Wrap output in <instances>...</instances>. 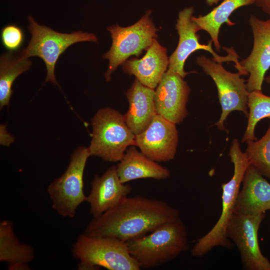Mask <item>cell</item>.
<instances>
[{
    "instance_id": "23",
    "label": "cell",
    "mask_w": 270,
    "mask_h": 270,
    "mask_svg": "<svg viewBox=\"0 0 270 270\" xmlns=\"http://www.w3.org/2000/svg\"><path fill=\"white\" fill-rule=\"evenodd\" d=\"M248 121L242 142L255 140L256 126L261 120L270 118V96L264 94L262 90H256L249 92L248 98Z\"/></svg>"
},
{
    "instance_id": "9",
    "label": "cell",
    "mask_w": 270,
    "mask_h": 270,
    "mask_svg": "<svg viewBox=\"0 0 270 270\" xmlns=\"http://www.w3.org/2000/svg\"><path fill=\"white\" fill-rule=\"evenodd\" d=\"M196 63L200 66L204 72L214 81L218 92L222 114L219 120L215 124L221 131L226 130L224 122L228 114L234 111H240L248 117V91L246 80L240 77L238 72L227 70L222 63L205 56L196 58Z\"/></svg>"
},
{
    "instance_id": "27",
    "label": "cell",
    "mask_w": 270,
    "mask_h": 270,
    "mask_svg": "<svg viewBox=\"0 0 270 270\" xmlns=\"http://www.w3.org/2000/svg\"><path fill=\"white\" fill-rule=\"evenodd\" d=\"M221 0H206V2L209 6L217 4Z\"/></svg>"
},
{
    "instance_id": "22",
    "label": "cell",
    "mask_w": 270,
    "mask_h": 270,
    "mask_svg": "<svg viewBox=\"0 0 270 270\" xmlns=\"http://www.w3.org/2000/svg\"><path fill=\"white\" fill-rule=\"evenodd\" d=\"M32 62L20 55L15 56L10 52L0 58V108L8 106L12 94V86L20 74L28 70Z\"/></svg>"
},
{
    "instance_id": "8",
    "label": "cell",
    "mask_w": 270,
    "mask_h": 270,
    "mask_svg": "<svg viewBox=\"0 0 270 270\" xmlns=\"http://www.w3.org/2000/svg\"><path fill=\"white\" fill-rule=\"evenodd\" d=\"M151 12L150 10H147L132 26L122 27L116 24L108 28L112 38V44L110 50L103 56V58L109 60L104 75L106 82L110 81L112 73L118 66L122 65L130 56H140L157 37L158 29L150 18Z\"/></svg>"
},
{
    "instance_id": "10",
    "label": "cell",
    "mask_w": 270,
    "mask_h": 270,
    "mask_svg": "<svg viewBox=\"0 0 270 270\" xmlns=\"http://www.w3.org/2000/svg\"><path fill=\"white\" fill-rule=\"evenodd\" d=\"M194 12L193 7L190 6L184 8L178 13L176 25L179 37L178 42L176 48L169 57L168 70L178 74L184 78L189 74L184 70L186 60L190 54L198 50L208 52L212 54V58L218 62H233L236 64L235 68H238L240 66L239 56L232 48L224 47L228 54L222 56L214 50L211 40L206 44L200 43V36L197 34L200 29L192 20Z\"/></svg>"
},
{
    "instance_id": "1",
    "label": "cell",
    "mask_w": 270,
    "mask_h": 270,
    "mask_svg": "<svg viewBox=\"0 0 270 270\" xmlns=\"http://www.w3.org/2000/svg\"><path fill=\"white\" fill-rule=\"evenodd\" d=\"M179 217L178 210L164 201L138 195L127 196L113 208L93 217L83 234L128 242Z\"/></svg>"
},
{
    "instance_id": "19",
    "label": "cell",
    "mask_w": 270,
    "mask_h": 270,
    "mask_svg": "<svg viewBox=\"0 0 270 270\" xmlns=\"http://www.w3.org/2000/svg\"><path fill=\"white\" fill-rule=\"evenodd\" d=\"M116 166L120 180L124 184L140 178L162 180L170 176L168 168L146 156L136 146L127 148Z\"/></svg>"
},
{
    "instance_id": "20",
    "label": "cell",
    "mask_w": 270,
    "mask_h": 270,
    "mask_svg": "<svg viewBox=\"0 0 270 270\" xmlns=\"http://www.w3.org/2000/svg\"><path fill=\"white\" fill-rule=\"evenodd\" d=\"M34 258V250L22 244L15 235L11 221L0 222V261L7 262L10 270H30L28 264Z\"/></svg>"
},
{
    "instance_id": "12",
    "label": "cell",
    "mask_w": 270,
    "mask_h": 270,
    "mask_svg": "<svg viewBox=\"0 0 270 270\" xmlns=\"http://www.w3.org/2000/svg\"><path fill=\"white\" fill-rule=\"evenodd\" d=\"M248 22L252 32L254 42L248 56L239 62L241 75H248V91L262 90L266 72L270 68V16L263 20L252 14Z\"/></svg>"
},
{
    "instance_id": "13",
    "label": "cell",
    "mask_w": 270,
    "mask_h": 270,
    "mask_svg": "<svg viewBox=\"0 0 270 270\" xmlns=\"http://www.w3.org/2000/svg\"><path fill=\"white\" fill-rule=\"evenodd\" d=\"M178 143L176 124L158 114L135 138V146L146 156L156 162L174 160Z\"/></svg>"
},
{
    "instance_id": "17",
    "label": "cell",
    "mask_w": 270,
    "mask_h": 270,
    "mask_svg": "<svg viewBox=\"0 0 270 270\" xmlns=\"http://www.w3.org/2000/svg\"><path fill=\"white\" fill-rule=\"evenodd\" d=\"M242 184L234 212L257 214L270 210V183L253 166L246 169Z\"/></svg>"
},
{
    "instance_id": "7",
    "label": "cell",
    "mask_w": 270,
    "mask_h": 270,
    "mask_svg": "<svg viewBox=\"0 0 270 270\" xmlns=\"http://www.w3.org/2000/svg\"><path fill=\"white\" fill-rule=\"evenodd\" d=\"M89 156L88 148H76L70 156L66 170L48 186L52 208L63 217H74L78 206L86 200L83 178Z\"/></svg>"
},
{
    "instance_id": "4",
    "label": "cell",
    "mask_w": 270,
    "mask_h": 270,
    "mask_svg": "<svg viewBox=\"0 0 270 270\" xmlns=\"http://www.w3.org/2000/svg\"><path fill=\"white\" fill-rule=\"evenodd\" d=\"M90 156L108 162H119L127 148L135 146L136 135L127 125L124 114L109 107L98 110L91 121Z\"/></svg>"
},
{
    "instance_id": "2",
    "label": "cell",
    "mask_w": 270,
    "mask_h": 270,
    "mask_svg": "<svg viewBox=\"0 0 270 270\" xmlns=\"http://www.w3.org/2000/svg\"><path fill=\"white\" fill-rule=\"evenodd\" d=\"M140 269H150L176 258L189 248L186 226L179 217L160 225L148 234L127 242Z\"/></svg>"
},
{
    "instance_id": "24",
    "label": "cell",
    "mask_w": 270,
    "mask_h": 270,
    "mask_svg": "<svg viewBox=\"0 0 270 270\" xmlns=\"http://www.w3.org/2000/svg\"><path fill=\"white\" fill-rule=\"evenodd\" d=\"M246 142L245 152L250 164L270 179V124L261 138Z\"/></svg>"
},
{
    "instance_id": "26",
    "label": "cell",
    "mask_w": 270,
    "mask_h": 270,
    "mask_svg": "<svg viewBox=\"0 0 270 270\" xmlns=\"http://www.w3.org/2000/svg\"><path fill=\"white\" fill-rule=\"evenodd\" d=\"M254 4L270 16V0H255Z\"/></svg>"
},
{
    "instance_id": "14",
    "label": "cell",
    "mask_w": 270,
    "mask_h": 270,
    "mask_svg": "<svg viewBox=\"0 0 270 270\" xmlns=\"http://www.w3.org/2000/svg\"><path fill=\"white\" fill-rule=\"evenodd\" d=\"M184 78L168 70L155 88L157 114L176 124L182 122L188 114L186 104L190 89Z\"/></svg>"
},
{
    "instance_id": "18",
    "label": "cell",
    "mask_w": 270,
    "mask_h": 270,
    "mask_svg": "<svg viewBox=\"0 0 270 270\" xmlns=\"http://www.w3.org/2000/svg\"><path fill=\"white\" fill-rule=\"evenodd\" d=\"M126 96L128 109L124 114L126 122L135 135L142 132L157 114L155 89L149 88L135 79L128 90Z\"/></svg>"
},
{
    "instance_id": "11",
    "label": "cell",
    "mask_w": 270,
    "mask_h": 270,
    "mask_svg": "<svg viewBox=\"0 0 270 270\" xmlns=\"http://www.w3.org/2000/svg\"><path fill=\"white\" fill-rule=\"evenodd\" d=\"M265 216V213L245 214L234 212L226 228V236L238 248L245 270H269L270 262L260 251L258 236Z\"/></svg>"
},
{
    "instance_id": "3",
    "label": "cell",
    "mask_w": 270,
    "mask_h": 270,
    "mask_svg": "<svg viewBox=\"0 0 270 270\" xmlns=\"http://www.w3.org/2000/svg\"><path fill=\"white\" fill-rule=\"evenodd\" d=\"M228 156L234 164V174L231 179L222 184V208L220 218L212 228L198 240L193 246L191 254L201 257L216 246L226 248L232 247L227 238L226 230L233 214L240 184L245 172L250 165L245 152H242L238 139L233 140Z\"/></svg>"
},
{
    "instance_id": "29",
    "label": "cell",
    "mask_w": 270,
    "mask_h": 270,
    "mask_svg": "<svg viewBox=\"0 0 270 270\" xmlns=\"http://www.w3.org/2000/svg\"><path fill=\"white\" fill-rule=\"evenodd\" d=\"M269 270H270V267Z\"/></svg>"
},
{
    "instance_id": "25",
    "label": "cell",
    "mask_w": 270,
    "mask_h": 270,
    "mask_svg": "<svg viewBox=\"0 0 270 270\" xmlns=\"http://www.w3.org/2000/svg\"><path fill=\"white\" fill-rule=\"evenodd\" d=\"M1 40L3 46L10 52L18 50L24 40V33L22 28L15 24L4 27L1 32Z\"/></svg>"
},
{
    "instance_id": "16",
    "label": "cell",
    "mask_w": 270,
    "mask_h": 270,
    "mask_svg": "<svg viewBox=\"0 0 270 270\" xmlns=\"http://www.w3.org/2000/svg\"><path fill=\"white\" fill-rule=\"evenodd\" d=\"M168 65L166 48L155 38L142 58L126 60L122 67L125 73L134 76L142 84L155 89Z\"/></svg>"
},
{
    "instance_id": "5",
    "label": "cell",
    "mask_w": 270,
    "mask_h": 270,
    "mask_svg": "<svg viewBox=\"0 0 270 270\" xmlns=\"http://www.w3.org/2000/svg\"><path fill=\"white\" fill-rule=\"evenodd\" d=\"M73 257L79 260V270H140L130 255L127 242L110 237L80 234L73 244Z\"/></svg>"
},
{
    "instance_id": "15",
    "label": "cell",
    "mask_w": 270,
    "mask_h": 270,
    "mask_svg": "<svg viewBox=\"0 0 270 270\" xmlns=\"http://www.w3.org/2000/svg\"><path fill=\"white\" fill-rule=\"evenodd\" d=\"M86 200L93 217H98L116 206L132 191L131 186L120 182L116 166H112L101 176L96 175Z\"/></svg>"
},
{
    "instance_id": "28",
    "label": "cell",
    "mask_w": 270,
    "mask_h": 270,
    "mask_svg": "<svg viewBox=\"0 0 270 270\" xmlns=\"http://www.w3.org/2000/svg\"><path fill=\"white\" fill-rule=\"evenodd\" d=\"M264 80L266 83L270 84V72L268 75L265 78Z\"/></svg>"
},
{
    "instance_id": "6",
    "label": "cell",
    "mask_w": 270,
    "mask_h": 270,
    "mask_svg": "<svg viewBox=\"0 0 270 270\" xmlns=\"http://www.w3.org/2000/svg\"><path fill=\"white\" fill-rule=\"evenodd\" d=\"M28 30L32 34L28 46L20 55L24 58L37 56L44 62L46 68L45 82H50L58 85L54 75L56 62L60 56L71 45L81 42L97 43L98 40L93 34L74 32L71 34L60 33L44 26H40L32 16H29Z\"/></svg>"
},
{
    "instance_id": "21",
    "label": "cell",
    "mask_w": 270,
    "mask_h": 270,
    "mask_svg": "<svg viewBox=\"0 0 270 270\" xmlns=\"http://www.w3.org/2000/svg\"><path fill=\"white\" fill-rule=\"evenodd\" d=\"M255 0H223L210 12L198 17L193 16L192 20L200 30L206 32L210 36L216 50L220 51L219 34L222 25L226 23L229 26L235 24L229 19L230 16L238 8L254 4Z\"/></svg>"
}]
</instances>
